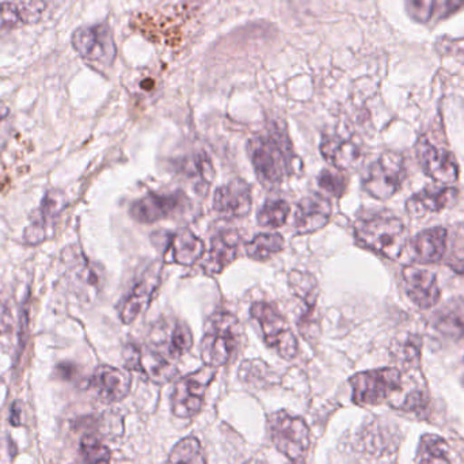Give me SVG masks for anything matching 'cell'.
I'll return each instance as SVG.
<instances>
[{
  "label": "cell",
  "instance_id": "cell-34",
  "mask_svg": "<svg viewBox=\"0 0 464 464\" xmlns=\"http://www.w3.org/2000/svg\"><path fill=\"white\" fill-rule=\"evenodd\" d=\"M318 185L333 198H341L345 195L348 179L343 174L332 170H324L318 177Z\"/></svg>",
  "mask_w": 464,
  "mask_h": 464
},
{
  "label": "cell",
  "instance_id": "cell-19",
  "mask_svg": "<svg viewBox=\"0 0 464 464\" xmlns=\"http://www.w3.org/2000/svg\"><path fill=\"white\" fill-rule=\"evenodd\" d=\"M45 0H7L0 5V32L37 24L45 11Z\"/></svg>",
  "mask_w": 464,
  "mask_h": 464
},
{
  "label": "cell",
  "instance_id": "cell-17",
  "mask_svg": "<svg viewBox=\"0 0 464 464\" xmlns=\"http://www.w3.org/2000/svg\"><path fill=\"white\" fill-rule=\"evenodd\" d=\"M130 373L119 368L102 365L95 370L92 381H90V389L95 392L100 400L105 402H117L124 400L130 390Z\"/></svg>",
  "mask_w": 464,
  "mask_h": 464
},
{
  "label": "cell",
  "instance_id": "cell-7",
  "mask_svg": "<svg viewBox=\"0 0 464 464\" xmlns=\"http://www.w3.org/2000/svg\"><path fill=\"white\" fill-rule=\"evenodd\" d=\"M353 401L357 405H379L402 387V375L397 368L360 372L351 378Z\"/></svg>",
  "mask_w": 464,
  "mask_h": 464
},
{
  "label": "cell",
  "instance_id": "cell-16",
  "mask_svg": "<svg viewBox=\"0 0 464 464\" xmlns=\"http://www.w3.org/2000/svg\"><path fill=\"white\" fill-rule=\"evenodd\" d=\"M160 270H162V266L160 264L152 265L144 273L141 280L133 286L132 292L128 295L127 300L122 304L121 313H120L122 324H132L149 308L150 303L154 299L155 291L160 285Z\"/></svg>",
  "mask_w": 464,
  "mask_h": 464
},
{
  "label": "cell",
  "instance_id": "cell-30",
  "mask_svg": "<svg viewBox=\"0 0 464 464\" xmlns=\"http://www.w3.org/2000/svg\"><path fill=\"white\" fill-rule=\"evenodd\" d=\"M168 464H207L200 441L196 438H187L179 441L171 450Z\"/></svg>",
  "mask_w": 464,
  "mask_h": 464
},
{
  "label": "cell",
  "instance_id": "cell-39",
  "mask_svg": "<svg viewBox=\"0 0 464 464\" xmlns=\"http://www.w3.org/2000/svg\"><path fill=\"white\" fill-rule=\"evenodd\" d=\"M10 109L0 103V149L5 146L11 132Z\"/></svg>",
  "mask_w": 464,
  "mask_h": 464
},
{
  "label": "cell",
  "instance_id": "cell-36",
  "mask_svg": "<svg viewBox=\"0 0 464 464\" xmlns=\"http://www.w3.org/2000/svg\"><path fill=\"white\" fill-rule=\"evenodd\" d=\"M46 227L48 226L37 217V215H32V220H30L29 226L24 228V240L27 245H40L44 240L46 239Z\"/></svg>",
  "mask_w": 464,
  "mask_h": 464
},
{
  "label": "cell",
  "instance_id": "cell-18",
  "mask_svg": "<svg viewBox=\"0 0 464 464\" xmlns=\"http://www.w3.org/2000/svg\"><path fill=\"white\" fill-rule=\"evenodd\" d=\"M332 217V204L321 195L303 198L295 215V230L297 234H314L322 230Z\"/></svg>",
  "mask_w": 464,
  "mask_h": 464
},
{
  "label": "cell",
  "instance_id": "cell-5",
  "mask_svg": "<svg viewBox=\"0 0 464 464\" xmlns=\"http://www.w3.org/2000/svg\"><path fill=\"white\" fill-rule=\"evenodd\" d=\"M269 432L276 449L292 462H303L310 449V430L304 420L281 411L270 416Z\"/></svg>",
  "mask_w": 464,
  "mask_h": 464
},
{
  "label": "cell",
  "instance_id": "cell-35",
  "mask_svg": "<svg viewBox=\"0 0 464 464\" xmlns=\"http://www.w3.org/2000/svg\"><path fill=\"white\" fill-rule=\"evenodd\" d=\"M409 14L417 22H428L435 13L436 0H408Z\"/></svg>",
  "mask_w": 464,
  "mask_h": 464
},
{
  "label": "cell",
  "instance_id": "cell-38",
  "mask_svg": "<svg viewBox=\"0 0 464 464\" xmlns=\"http://www.w3.org/2000/svg\"><path fill=\"white\" fill-rule=\"evenodd\" d=\"M403 411H411V413L422 414L427 411L428 398L424 392H413L406 397L405 402L401 406Z\"/></svg>",
  "mask_w": 464,
  "mask_h": 464
},
{
  "label": "cell",
  "instance_id": "cell-24",
  "mask_svg": "<svg viewBox=\"0 0 464 464\" xmlns=\"http://www.w3.org/2000/svg\"><path fill=\"white\" fill-rule=\"evenodd\" d=\"M321 152L324 160L337 170H351L362 160L359 147L335 136H329L322 140Z\"/></svg>",
  "mask_w": 464,
  "mask_h": 464
},
{
  "label": "cell",
  "instance_id": "cell-41",
  "mask_svg": "<svg viewBox=\"0 0 464 464\" xmlns=\"http://www.w3.org/2000/svg\"><path fill=\"white\" fill-rule=\"evenodd\" d=\"M10 422L14 427H19L22 424V408L19 402H14L11 406Z\"/></svg>",
  "mask_w": 464,
  "mask_h": 464
},
{
  "label": "cell",
  "instance_id": "cell-2",
  "mask_svg": "<svg viewBox=\"0 0 464 464\" xmlns=\"http://www.w3.org/2000/svg\"><path fill=\"white\" fill-rule=\"evenodd\" d=\"M354 234L364 247L386 258H400L405 247V225L390 212H378L360 218L354 223Z\"/></svg>",
  "mask_w": 464,
  "mask_h": 464
},
{
  "label": "cell",
  "instance_id": "cell-32",
  "mask_svg": "<svg viewBox=\"0 0 464 464\" xmlns=\"http://www.w3.org/2000/svg\"><path fill=\"white\" fill-rule=\"evenodd\" d=\"M67 207V198L59 189H52L45 193L40 208L34 212L46 226L52 225L62 215Z\"/></svg>",
  "mask_w": 464,
  "mask_h": 464
},
{
  "label": "cell",
  "instance_id": "cell-20",
  "mask_svg": "<svg viewBox=\"0 0 464 464\" xmlns=\"http://www.w3.org/2000/svg\"><path fill=\"white\" fill-rule=\"evenodd\" d=\"M239 247V235L235 230H222L212 237L203 269L208 276L219 275L235 261Z\"/></svg>",
  "mask_w": 464,
  "mask_h": 464
},
{
  "label": "cell",
  "instance_id": "cell-29",
  "mask_svg": "<svg viewBox=\"0 0 464 464\" xmlns=\"http://www.w3.org/2000/svg\"><path fill=\"white\" fill-rule=\"evenodd\" d=\"M417 463L451 464L446 441L436 435L422 436L419 451H417Z\"/></svg>",
  "mask_w": 464,
  "mask_h": 464
},
{
  "label": "cell",
  "instance_id": "cell-15",
  "mask_svg": "<svg viewBox=\"0 0 464 464\" xmlns=\"http://www.w3.org/2000/svg\"><path fill=\"white\" fill-rule=\"evenodd\" d=\"M253 207V192L247 182L240 179H232L218 188L214 196V209L228 219L247 217Z\"/></svg>",
  "mask_w": 464,
  "mask_h": 464
},
{
  "label": "cell",
  "instance_id": "cell-11",
  "mask_svg": "<svg viewBox=\"0 0 464 464\" xmlns=\"http://www.w3.org/2000/svg\"><path fill=\"white\" fill-rule=\"evenodd\" d=\"M417 160L421 165L422 170L430 179L440 184H455L459 179V165L455 155L443 147L435 146L421 138L416 147Z\"/></svg>",
  "mask_w": 464,
  "mask_h": 464
},
{
  "label": "cell",
  "instance_id": "cell-27",
  "mask_svg": "<svg viewBox=\"0 0 464 464\" xmlns=\"http://www.w3.org/2000/svg\"><path fill=\"white\" fill-rule=\"evenodd\" d=\"M289 288L292 294L304 303L307 316L315 310L316 303L319 297L318 281L311 273L302 272V270H292L288 276Z\"/></svg>",
  "mask_w": 464,
  "mask_h": 464
},
{
  "label": "cell",
  "instance_id": "cell-40",
  "mask_svg": "<svg viewBox=\"0 0 464 464\" xmlns=\"http://www.w3.org/2000/svg\"><path fill=\"white\" fill-rule=\"evenodd\" d=\"M13 329V316L5 303L0 302V335Z\"/></svg>",
  "mask_w": 464,
  "mask_h": 464
},
{
  "label": "cell",
  "instance_id": "cell-3",
  "mask_svg": "<svg viewBox=\"0 0 464 464\" xmlns=\"http://www.w3.org/2000/svg\"><path fill=\"white\" fill-rule=\"evenodd\" d=\"M243 340V327L237 316L217 313L207 321L200 353L204 364L223 367L231 362Z\"/></svg>",
  "mask_w": 464,
  "mask_h": 464
},
{
  "label": "cell",
  "instance_id": "cell-8",
  "mask_svg": "<svg viewBox=\"0 0 464 464\" xmlns=\"http://www.w3.org/2000/svg\"><path fill=\"white\" fill-rule=\"evenodd\" d=\"M217 376V368L206 367L177 382L171 394L174 416L190 419L200 413L206 400L207 390Z\"/></svg>",
  "mask_w": 464,
  "mask_h": 464
},
{
  "label": "cell",
  "instance_id": "cell-21",
  "mask_svg": "<svg viewBox=\"0 0 464 464\" xmlns=\"http://www.w3.org/2000/svg\"><path fill=\"white\" fill-rule=\"evenodd\" d=\"M458 198L455 188L428 187L416 193L406 203V211L411 217L420 218L430 214H439L451 206Z\"/></svg>",
  "mask_w": 464,
  "mask_h": 464
},
{
  "label": "cell",
  "instance_id": "cell-23",
  "mask_svg": "<svg viewBox=\"0 0 464 464\" xmlns=\"http://www.w3.org/2000/svg\"><path fill=\"white\" fill-rule=\"evenodd\" d=\"M68 278L75 285L76 292L82 296H86V299H92L102 288V269L82 254L73 256L72 267L68 270Z\"/></svg>",
  "mask_w": 464,
  "mask_h": 464
},
{
  "label": "cell",
  "instance_id": "cell-4",
  "mask_svg": "<svg viewBox=\"0 0 464 464\" xmlns=\"http://www.w3.org/2000/svg\"><path fill=\"white\" fill-rule=\"evenodd\" d=\"M251 318L259 324L265 343L285 360L296 357L299 345L286 319L269 303L256 302L250 308Z\"/></svg>",
  "mask_w": 464,
  "mask_h": 464
},
{
  "label": "cell",
  "instance_id": "cell-26",
  "mask_svg": "<svg viewBox=\"0 0 464 464\" xmlns=\"http://www.w3.org/2000/svg\"><path fill=\"white\" fill-rule=\"evenodd\" d=\"M432 324L436 330L450 338H460L464 334V302L462 299H452L436 311L432 316Z\"/></svg>",
  "mask_w": 464,
  "mask_h": 464
},
{
  "label": "cell",
  "instance_id": "cell-12",
  "mask_svg": "<svg viewBox=\"0 0 464 464\" xmlns=\"http://www.w3.org/2000/svg\"><path fill=\"white\" fill-rule=\"evenodd\" d=\"M125 367L143 373L155 383H166L177 375V368L154 349L139 345H128L124 352Z\"/></svg>",
  "mask_w": 464,
  "mask_h": 464
},
{
  "label": "cell",
  "instance_id": "cell-31",
  "mask_svg": "<svg viewBox=\"0 0 464 464\" xmlns=\"http://www.w3.org/2000/svg\"><path fill=\"white\" fill-rule=\"evenodd\" d=\"M289 204L284 200H269L259 209L258 225L262 227L277 228L285 225L289 217Z\"/></svg>",
  "mask_w": 464,
  "mask_h": 464
},
{
  "label": "cell",
  "instance_id": "cell-13",
  "mask_svg": "<svg viewBox=\"0 0 464 464\" xmlns=\"http://www.w3.org/2000/svg\"><path fill=\"white\" fill-rule=\"evenodd\" d=\"M150 340L158 351L165 352L171 359H179L193 346L192 332L179 319H160L152 329Z\"/></svg>",
  "mask_w": 464,
  "mask_h": 464
},
{
  "label": "cell",
  "instance_id": "cell-33",
  "mask_svg": "<svg viewBox=\"0 0 464 464\" xmlns=\"http://www.w3.org/2000/svg\"><path fill=\"white\" fill-rule=\"evenodd\" d=\"M81 451L86 464H111V451L95 436L87 435L82 439Z\"/></svg>",
  "mask_w": 464,
  "mask_h": 464
},
{
  "label": "cell",
  "instance_id": "cell-22",
  "mask_svg": "<svg viewBox=\"0 0 464 464\" xmlns=\"http://www.w3.org/2000/svg\"><path fill=\"white\" fill-rule=\"evenodd\" d=\"M449 232L443 227L428 228L411 240V253L420 264H439L446 256Z\"/></svg>",
  "mask_w": 464,
  "mask_h": 464
},
{
  "label": "cell",
  "instance_id": "cell-25",
  "mask_svg": "<svg viewBox=\"0 0 464 464\" xmlns=\"http://www.w3.org/2000/svg\"><path fill=\"white\" fill-rule=\"evenodd\" d=\"M169 237H170L173 261L177 264L182 266H192L204 256L206 245L195 232L184 228Z\"/></svg>",
  "mask_w": 464,
  "mask_h": 464
},
{
  "label": "cell",
  "instance_id": "cell-6",
  "mask_svg": "<svg viewBox=\"0 0 464 464\" xmlns=\"http://www.w3.org/2000/svg\"><path fill=\"white\" fill-rule=\"evenodd\" d=\"M406 177L405 160L397 152H384L368 169L362 185L372 198L389 200L402 188Z\"/></svg>",
  "mask_w": 464,
  "mask_h": 464
},
{
  "label": "cell",
  "instance_id": "cell-28",
  "mask_svg": "<svg viewBox=\"0 0 464 464\" xmlns=\"http://www.w3.org/2000/svg\"><path fill=\"white\" fill-rule=\"evenodd\" d=\"M285 246L283 235L277 232H264L254 237L253 240L246 245V253L254 261L264 262L272 258L275 254L280 253Z\"/></svg>",
  "mask_w": 464,
  "mask_h": 464
},
{
  "label": "cell",
  "instance_id": "cell-42",
  "mask_svg": "<svg viewBox=\"0 0 464 464\" xmlns=\"http://www.w3.org/2000/svg\"><path fill=\"white\" fill-rule=\"evenodd\" d=\"M57 372H59V375L62 376L63 379H71L75 376L76 373V368L73 367V365L71 364H62L59 365V368H57Z\"/></svg>",
  "mask_w": 464,
  "mask_h": 464
},
{
  "label": "cell",
  "instance_id": "cell-9",
  "mask_svg": "<svg viewBox=\"0 0 464 464\" xmlns=\"http://www.w3.org/2000/svg\"><path fill=\"white\" fill-rule=\"evenodd\" d=\"M72 45L87 62L111 65L116 59L117 48L113 33L106 24L76 30L72 35Z\"/></svg>",
  "mask_w": 464,
  "mask_h": 464
},
{
  "label": "cell",
  "instance_id": "cell-43",
  "mask_svg": "<svg viewBox=\"0 0 464 464\" xmlns=\"http://www.w3.org/2000/svg\"><path fill=\"white\" fill-rule=\"evenodd\" d=\"M292 464H303V462H292Z\"/></svg>",
  "mask_w": 464,
  "mask_h": 464
},
{
  "label": "cell",
  "instance_id": "cell-14",
  "mask_svg": "<svg viewBox=\"0 0 464 464\" xmlns=\"http://www.w3.org/2000/svg\"><path fill=\"white\" fill-rule=\"evenodd\" d=\"M403 285L409 299L417 307H435L440 300V286L435 273L419 266H406L402 270Z\"/></svg>",
  "mask_w": 464,
  "mask_h": 464
},
{
  "label": "cell",
  "instance_id": "cell-44",
  "mask_svg": "<svg viewBox=\"0 0 464 464\" xmlns=\"http://www.w3.org/2000/svg\"><path fill=\"white\" fill-rule=\"evenodd\" d=\"M189 2H198V0H189Z\"/></svg>",
  "mask_w": 464,
  "mask_h": 464
},
{
  "label": "cell",
  "instance_id": "cell-37",
  "mask_svg": "<svg viewBox=\"0 0 464 464\" xmlns=\"http://www.w3.org/2000/svg\"><path fill=\"white\" fill-rule=\"evenodd\" d=\"M447 264L455 272L464 275V237L454 240V243H452L451 253L447 258Z\"/></svg>",
  "mask_w": 464,
  "mask_h": 464
},
{
  "label": "cell",
  "instance_id": "cell-1",
  "mask_svg": "<svg viewBox=\"0 0 464 464\" xmlns=\"http://www.w3.org/2000/svg\"><path fill=\"white\" fill-rule=\"evenodd\" d=\"M247 152L264 187H277L295 173L296 155L288 135L278 128L254 136L248 141Z\"/></svg>",
  "mask_w": 464,
  "mask_h": 464
},
{
  "label": "cell",
  "instance_id": "cell-10",
  "mask_svg": "<svg viewBox=\"0 0 464 464\" xmlns=\"http://www.w3.org/2000/svg\"><path fill=\"white\" fill-rule=\"evenodd\" d=\"M187 206L188 198L182 192L169 193V195L150 193L130 206V214L136 222L152 225L179 214L187 208Z\"/></svg>",
  "mask_w": 464,
  "mask_h": 464
}]
</instances>
